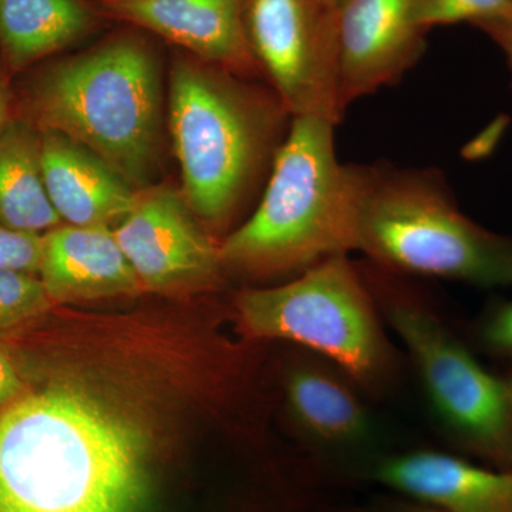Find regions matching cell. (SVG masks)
Segmentation results:
<instances>
[{"mask_svg":"<svg viewBox=\"0 0 512 512\" xmlns=\"http://www.w3.org/2000/svg\"><path fill=\"white\" fill-rule=\"evenodd\" d=\"M0 224L32 234L64 224L47 195L40 130L20 116L0 131Z\"/></svg>","mask_w":512,"mask_h":512,"instance_id":"obj_16","label":"cell"},{"mask_svg":"<svg viewBox=\"0 0 512 512\" xmlns=\"http://www.w3.org/2000/svg\"><path fill=\"white\" fill-rule=\"evenodd\" d=\"M43 234L18 231L0 224V271L39 275Z\"/></svg>","mask_w":512,"mask_h":512,"instance_id":"obj_20","label":"cell"},{"mask_svg":"<svg viewBox=\"0 0 512 512\" xmlns=\"http://www.w3.org/2000/svg\"><path fill=\"white\" fill-rule=\"evenodd\" d=\"M109 22L93 0H0V57L25 73Z\"/></svg>","mask_w":512,"mask_h":512,"instance_id":"obj_15","label":"cell"},{"mask_svg":"<svg viewBox=\"0 0 512 512\" xmlns=\"http://www.w3.org/2000/svg\"><path fill=\"white\" fill-rule=\"evenodd\" d=\"M426 35L414 18L413 0H342L338 45L343 110L399 82L419 62Z\"/></svg>","mask_w":512,"mask_h":512,"instance_id":"obj_10","label":"cell"},{"mask_svg":"<svg viewBox=\"0 0 512 512\" xmlns=\"http://www.w3.org/2000/svg\"><path fill=\"white\" fill-rule=\"evenodd\" d=\"M109 22L133 26L238 77L261 74L242 0H93Z\"/></svg>","mask_w":512,"mask_h":512,"instance_id":"obj_11","label":"cell"},{"mask_svg":"<svg viewBox=\"0 0 512 512\" xmlns=\"http://www.w3.org/2000/svg\"><path fill=\"white\" fill-rule=\"evenodd\" d=\"M53 305L39 276L0 271V332L18 328Z\"/></svg>","mask_w":512,"mask_h":512,"instance_id":"obj_19","label":"cell"},{"mask_svg":"<svg viewBox=\"0 0 512 512\" xmlns=\"http://www.w3.org/2000/svg\"><path fill=\"white\" fill-rule=\"evenodd\" d=\"M10 74L0 57V131L16 116V97L10 89Z\"/></svg>","mask_w":512,"mask_h":512,"instance_id":"obj_24","label":"cell"},{"mask_svg":"<svg viewBox=\"0 0 512 512\" xmlns=\"http://www.w3.org/2000/svg\"><path fill=\"white\" fill-rule=\"evenodd\" d=\"M484 339L497 352L512 357V301L491 313L484 326Z\"/></svg>","mask_w":512,"mask_h":512,"instance_id":"obj_21","label":"cell"},{"mask_svg":"<svg viewBox=\"0 0 512 512\" xmlns=\"http://www.w3.org/2000/svg\"><path fill=\"white\" fill-rule=\"evenodd\" d=\"M286 396L296 420L316 439L346 444L366 436L365 407L329 366L318 362L295 367L286 380Z\"/></svg>","mask_w":512,"mask_h":512,"instance_id":"obj_17","label":"cell"},{"mask_svg":"<svg viewBox=\"0 0 512 512\" xmlns=\"http://www.w3.org/2000/svg\"><path fill=\"white\" fill-rule=\"evenodd\" d=\"M113 231L144 292L188 295L220 281V245L173 188L137 190L133 207Z\"/></svg>","mask_w":512,"mask_h":512,"instance_id":"obj_9","label":"cell"},{"mask_svg":"<svg viewBox=\"0 0 512 512\" xmlns=\"http://www.w3.org/2000/svg\"><path fill=\"white\" fill-rule=\"evenodd\" d=\"M25 73L16 116L89 148L134 190L147 187L163 126L154 36L123 25L89 49L46 60Z\"/></svg>","mask_w":512,"mask_h":512,"instance_id":"obj_2","label":"cell"},{"mask_svg":"<svg viewBox=\"0 0 512 512\" xmlns=\"http://www.w3.org/2000/svg\"><path fill=\"white\" fill-rule=\"evenodd\" d=\"M376 478L437 512H512V470L416 451L386 458Z\"/></svg>","mask_w":512,"mask_h":512,"instance_id":"obj_14","label":"cell"},{"mask_svg":"<svg viewBox=\"0 0 512 512\" xmlns=\"http://www.w3.org/2000/svg\"><path fill=\"white\" fill-rule=\"evenodd\" d=\"M39 278L53 303L101 301L144 292L111 227L62 224L42 235Z\"/></svg>","mask_w":512,"mask_h":512,"instance_id":"obj_12","label":"cell"},{"mask_svg":"<svg viewBox=\"0 0 512 512\" xmlns=\"http://www.w3.org/2000/svg\"><path fill=\"white\" fill-rule=\"evenodd\" d=\"M249 45L292 117L336 126L339 99L338 5L332 0H242Z\"/></svg>","mask_w":512,"mask_h":512,"instance_id":"obj_8","label":"cell"},{"mask_svg":"<svg viewBox=\"0 0 512 512\" xmlns=\"http://www.w3.org/2000/svg\"><path fill=\"white\" fill-rule=\"evenodd\" d=\"M335 127L292 117L258 207L220 244L224 271L254 278L306 271L355 249L348 165L336 156Z\"/></svg>","mask_w":512,"mask_h":512,"instance_id":"obj_5","label":"cell"},{"mask_svg":"<svg viewBox=\"0 0 512 512\" xmlns=\"http://www.w3.org/2000/svg\"><path fill=\"white\" fill-rule=\"evenodd\" d=\"M355 249L396 272L495 288L512 285V238L460 211L443 175L346 164Z\"/></svg>","mask_w":512,"mask_h":512,"instance_id":"obj_3","label":"cell"},{"mask_svg":"<svg viewBox=\"0 0 512 512\" xmlns=\"http://www.w3.org/2000/svg\"><path fill=\"white\" fill-rule=\"evenodd\" d=\"M332 2L339 6V3L342 2V0H332Z\"/></svg>","mask_w":512,"mask_h":512,"instance_id":"obj_25","label":"cell"},{"mask_svg":"<svg viewBox=\"0 0 512 512\" xmlns=\"http://www.w3.org/2000/svg\"><path fill=\"white\" fill-rule=\"evenodd\" d=\"M47 195L64 224L111 227L130 212L136 191L92 150L53 130H40Z\"/></svg>","mask_w":512,"mask_h":512,"instance_id":"obj_13","label":"cell"},{"mask_svg":"<svg viewBox=\"0 0 512 512\" xmlns=\"http://www.w3.org/2000/svg\"><path fill=\"white\" fill-rule=\"evenodd\" d=\"M414 18L424 30L436 26L485 23L512 19V0H413Z\"/></svg>","mask_w":512,"mask_h":512,"instance_id":"obj_18","label":"cell"},{"mask_svg":"<svg viewBox=\"0 0 512 512\" xmlns=\"http://www.w3.org/2000/svg\"><path fill=\"white\" fill-rule=\"evenodd\" d=\"M147 436L76 383L22 394L0 412V512H138Z\"/></svg>","mask_w":512,"mask_h":512,"instance_id":"obj_1","label":"cell"},{"mask_svg":"<svg viewBox=\"0 0 512 512\" xmlns=\"http://www.w3.org/2000/svg\"><path fill=\"white\" fill-rule=\"evenodd\" d=\"M478 29L483 30L485 35L490 36L495 45L500 47L505 60H507L512 79V19L485 23V25L478 26Z\"/></svg>","mask_w":512,"mask_h":512,"instance_id":"obj_23","label":"cell"},{"mask_svg":"<svg viewBox=\"0 0 512 512\" xmlns=\"http://www.w3.org/2000/svg\"><path fill=\"white\" fill-rule=\"evenodd\" d=\"M286 116L279 97L272 100L187 53L175 57L170 128L181 195L195 217L212 227L234 218L278 153Z\"/></svg>","mask_w":512,"mask_h":512,"instance_id":"obj_4","label":"cell"},{"mask_svg":"<svg viewBox=\"0 0 512 512\" xmlns=\"http://www.w3.org/2000/svg\"><path fill=\"white\" fill-rule=\"evenodd\" d=\"M235 309L248 338L301 345L360 383L387 375L390 350L376 298L348 254L330 256L288 284L244 289Z\"/></svg>","mask_w":512,"mask_h":512,"instance_id":"obj_6","label":"cell"},{"mask_svg":"<svg viewBox=\"0 0 512 512\" xmlns=\"http://www.w3.org/2000/svg\"><path fill=\"white\" fill-rule=\"evenodd\" d=\"M23 386L25 383L15 359L0 345V412L22 396Z\"/></svg>","mask_w":512,"mask_h":512,"instance_id":"obj_22","label":"cell"},{"mask_svg":"<svg viewBox=\"0 0 512 512\" xmlns=\"http://www.w3.org/2000/svg\"><path fill=\"white\" fill-rule=\"evenodd\" d=\"M380 293L382 309L412 355L444 426L471 453L512 470V382L488 372L419 302Z\"/></svg>","mask_w":512,"mask_h":512,"instance_id":"obj_7","label":"cell"}]
</instances>
